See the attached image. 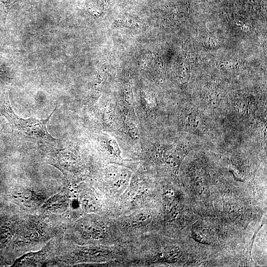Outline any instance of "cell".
Instances as JSON below:
<instances>
[{"label":"cell","instance_id":"cell-1","mask_svg":"<svg viewBox=\"0 0 267 267\" xmlns=\"http://www.w3.org/2000/svg\"><path fill=\"white\" fill-rule=\"evenodd\" d=\"M56 110L45 119H38L34 117L23 119L19 117L13 109L9 99L7 91L3 92L2 113L13 131L22 138L42 143L46 146H55L58 139L52 137L47 132L46 124Z\"/></svg>","mask_w":267,"mask_h":267},{"label":"cell","instance_id":"cell-2","mask_svg":"<svg viewBox=\"0 0 267 267\" xmlns=\"http://www.w3.org/2000/svg\"><path fill=\"white\" fill-rule=\"evenodd\" d=\"M192 231L193 237L197 241L205 243H209L211 241V232L204 225L198 223L195 224L193 226Z\"/></svg>","mask_w":267,"mask_h":267},{"label":"cell","instance_id":"cell-3","mask_svg":"<svg viewBox=\"0 0 267 267\" xmlns=\"http://www.w3.org/2000/svg\"><path fill=\"white\" fill-rule=\"evenodd\" d=\"M18 0H0V2L2 5L4 9L5 17L9 9Z\"/></svg>","mask_w":267,"mask_h":267},{"label":"cell","instance_id":"cell-4","mask_svg":"<svg viewBox=\"0 0 267 267\" xmlns=\"http://www.w3.org/2000/svg\"><path fill=\"white\" fill-rule=\"evenodd\" d=\"M0 78L3 80L9 78L7 75L6 72L0 66Z\"/></svg>","mask_w":267,"mask_h":267},{"label":"cell","instance_id":"cell-5","mask_svg":"<svg viewBox=\"0 0 267 267\" xmlns=\"http://www.w3.org/2000/svg\"><path fill=\"white\" fill-rule=\"evenodd\" d=\"M1 130V128H0V132Z\"/></svg>","mask_w":267,"mask_h":267}]
</instances>
